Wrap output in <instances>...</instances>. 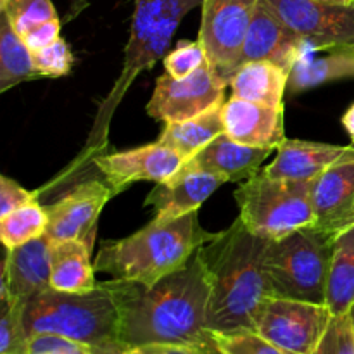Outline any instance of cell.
Returning <instances> with one entry per match:
<instances>
[{
    "instance_id": "obj_1",
    "label": "cell",
    "mask_w": 354,
    "mask_h": 354,
    "mask_svg": "<svg viewBox=\"0 0 354 354\" xmlns=\"http://www.w3.org/2000/svg\"><path fill=\"white\" fill-rule=\"evenodd\" d=\"M201 248L182 268L154 283L106 282L120 310V344L124 349L180 344L216 351V339L206 324L209 280Z\"/></svg>"
},
{
    "instance_id": "obj_2",
    "label": "cell",
    "mask_w": 354,
    "mask_h": 354,
    "mask_svg": "<svg viewBox=\"0 0 354 354\" xmlns=\"http://www.w3.org/2000/svg\"><path fill=\"white\" fill-rule=\"evenodd\" d=\"M268 242L237 218L201 248L209 280L207 330L213 334L256 330L259 311L272 296L263 266Z\"/></svg>"
},
{
    "instance_id": "obj_3",
    "label": "cell",
    "mask_w": 354,
    "mask_h": 354,
    "mask_svg": "<svg viewBox=\"0 0 354 354\" xmlns=\"http://www.w3.org/2000/svg\"><path fill=\"white\" fill-rule=\"evenodd\" d=\"M214 235L204 230L197 211L169 221L152 218L135 234L104 242L93 265L114 280L154 283L182 268Z\"/></svg>"
},
{
    "instance_id": "obj_4",
    "label": "cell",
    "mask_w": 354,
    "mask_h": 354,
    "mask_svg": "<svg viewBox=\"0 0 354 354\" xmlns=\"http://www.w3.org/2000/svg\"><path fill=\"white\" fill-rule=\"evenodd\" d=\"M204 0H133L130 38L124 48V62L121 75L111 88L95 116L90 131L86 151L102 149L107 144V130L116 107L127 95L135 78L140 73L154 68L156 62L168 52L171 38L183 17Z\"/></svg>"
},
{
    "instance_id": "obj_5",
    "label": "cell",
    "mask_w": 354,
    "mask_h": 354,
    "mask_svg": "<svg viewBox=\"0 0 354 354\" xmlns=\"http://www.w3.org/2000/svg\"><path fill=\"white\" fill-rule=\"evenodd\" d=\"M26 332L57 334L93 349L120 344V310L106 282L88 292L47 289L23 303Z\"/></svg>"
},
{
    "instance_id": "obj_6",
    "label": "cell",
    "mask_w": 354,
    "mask_h": 354,
    "mask_svg": "<svg viewBox=\"0 0 354 354\" xmlns=\"http://www.w3.org/2000/svg\"><path fill=\"white\" fill-rule=\"evenodd\" d=\"M332 248L334 235L317 227L270 241L263 266L272 296L325 304Z\"/></svg>"
},
{
    "instance_id": "obj_7",
    "label": "cell",
    "mask_w": 354,
    "mask_h": 354,
    "mask_svg": "<svg viewBox=\"0 0 354 354\" xmlns=\"http://www.w3.org/2000/svg\"><path fill=\"white\" fill-rule=\"evenodd\" d=\"M311 185L313 180L277 178L259 171L235 190L239 218L252 234L266 241L315 227Z\"/></svg>"
},
{
    "instance_id": "obj_8",
    "label": "cell",
    "mask_w": 354,
    "mask_h": 354,
    "mask_svg": "<svg viewBox=\"0 0 354 354\" xmlns=\"http://www.w3.org/2000/svg\"><path fill=\"white\" fill-rule=\"evenodd\" d=\"M332 317L327 304L270 296L259 311L256 332L292 354H313Z\"/></svg>"
},
{
    "instance_id": "obj_9",
    "label": "cell",
    "mask_w": 354,
    "mask_h": 354,
    "mask_svg": "<svg viewBox=\"0 0 354 354\" xmlns=\"http://www.w3.org/2000/svg\"><path fill=\"white\" fill-rule=\"evenodd\" d=\"M259 0H204L197 40L221 78H232Z\"/></svg>"
},
{
    "instance_id": "obj_10",
    "label": "cell",
    "mask_w": 354,
    "mask_h": 354,
    "mask_svg": "<svg viewBox=\"0 0 354 354\" xmlns=\"http://www.w3.org/2000/svg\"><path fill=\"white\" fill-rule=\"evenodd\" d=\"M266 2L313 52L354 47V3H330L320 0Z\"/></svg>"
},
{
    "instance_id": "obj_11",
    "label": "cell",
    "mask_w": 354,
    "mask_h": 354,
    "mask_svg": "<svg viewBox=\"0 0 354 354\" xmlns=\"http://www.w3.org/2000/svg\"><path fill=\"white\" fill-rule=\"evenodd\" d=\"M228 82L207 62L185 78L168 73L156 80L147 114L158 121H183L225 104Z\"/></svg>"
},
{
    "instance_id": "obj_12",
    "label": "cell",
    "mask_w": 354,
    "mask_h": 354,
    "mask_svg": "<svg viewBox=\"0 0 354 354\" xmlns=\"http://www.w3.org/2000/svg\"><path fill=\"white\" fill-rule=\"evenodd\" d=\"M113 196L109 183L99 180L80 183L54 204L45 206L48 216L45 235L52 242L85 241L93 245L99 216Z\"/></svg>"
},
{
    "instance_id": "obj_13",
    "label": "cell",
    "mask_w": 354,
    "mask_h": 354,
    "mask_svg": "<svg viewBox=\"0 0 354 354\" xmlns=\"http://www.w3.org/2000/svg\"><path fill=\"white\" fill-rule=\"evenodd\" d=\"M93 162L113 192L120 194L131 183L165 182L185 165L187 159L168 145L154 142L130 151L97 156Z\"/></svg>"
},
{
    "instance_id": "obj_14",
    "label": "cell",
    "mask_w": 354,
    "mask_h": 354,
    "mask_svg": "<svg viewBox=\"0 0 354 354\" xmlns=\"http://www.w3.org/2000/svg\"><path fill=\"white\" fill-rule=\"evenodd\" d=\"M308 52H313L310 45L277 16L266 0H259L235 69L249 61H268L290 75L294 64Z\"/></svg>"
},
{
    "instance_id": "obj_15",
    "label": "cell",
    "mask_w": 354,
    "mask_h": 354,
    "mask_svg": "<svg viewBox=\"0 0 354 354\" xmlns=\"http://www.w3.org/2000/svg\"><path fill=\"white\" fill-rule=\"evenodd\" d=\"M223 183H227L223 176L201 168L189 159L168 180L156 185V189L145 197V206H152L156 220H175L183 214L199 211L201 204Z\"/></svg>"
},
{
    "instance_id": "obj_16",
    "label": "cell",
    "mask_w": 354,
    "mask_h": 354,
    "mask_svg": "<svg viewBox=\"0 0 354 354\" xmlns=\"http://www.w3.org/2000/svg\"><path fill=\"white\" fill-rule=\"evenodd\" d=\"M52 245L54 242L47 235H41L16 249H6L0 273V297L10 296L19 303H26L50 289Z\"/></svg>"
},
{
    "instance_id": "obj_17",
    "label": "cell",
    "mask_w": 354,
    "mask_h": 354,
    "mask_svg": "<svg viewBox=\"0 0 354 354\" xmlns=\"http://www.w3.org/2000/svg\"><path fill=\"white\" fill-rule=\"evenodd\" d=\"M315 227L330 235L354 225V161L322 173L311 185Z\"/></svg>"
},
{
    "instance_id": "obj_18",
    "label": "cell",
    "mask_w": 354,
    "mask_h": 354,
    "mask_svg": "<svg viewBox=\"0 0 354 354\" xmlns=\"http://www.w3.org/2000/svg\"><path fill=\"white\" fill-rule=\"evenodd\" d=\"M348 161H354V145L286 138L263 173L277 178L315 180L327 169Z\"/></svg>"
},
{
    "instance_id": "obj_19",
    "label": "cell",
    "mask_w": 354,
    "mask_h": 354,
    "mask_svg": "<svg viewBox=\"0 0 354 354\" xmlns=\"http://www.w3.org/2000/svg\"><path fill=\"white\" fill-rule=\"evenodd\" d=\"M223 124L225 133L239 144L279 149L286 140L283 106H266L232 97L223 104Z\"/></svg>"
},
{
    "instance_id": "obj_20",
    "label": "cell",
    "mask_w": 354,
    "mask_h": 354,
    "mask_svg": "<svg viewBox=\"0 0 354 354\" xmlns=\"http://www.w3.org/2000/svg\"><path fill=\"white\" fill-rule=\"evenodd\" d=\"M275 147H252L232 140L221 133L192 158L196 165L223 176L225 182H245L258 175L263 162L275 152Z\"/></svg>"
},
{
    "instance_id": "obj_21",
    "label": "cell",
    "mask_w": 354,
    "mask_h": 354,
    "mask_svg": "<svg viewBox=\"0 0 354 354\" xmlns=\"http://www.w3.org/2000/svg\"><path fill=\"white\" fill-rule=\"evenodd\" d=\"M289 73L268 61H249L235 69L228 80L232 97L266 106H283Z\"/></svg>"
},
{
    "instance_id": "obj_22",
    "label": "cell",
    "mask_w": 354,
    "mask_h": 354,
    "mask_svg": "<svg viewBox=\"0 0 354 354\" xmlns=\"http://www.w3.org/2000/svg\"><path fill=\"white\" fill-rule=\"evenodd\" d=\"M92 245L85 241H62L52 245L50 289L88 292L97 287Z\"/></svg>"
},
{
    "instance_id": "obj_23",
    "label": "cell",
    "mask_w": 354,
    "mask_h": 354,
    "mask_svg": "<svg viewBox=\"0 0 354 354\" xmlns=\"http://www.w3.org/2000/svg\"><path fill=\"white\" fill-rule=\"evenodd\" d=\"M221 133H225L223 104L189 120L169 121L158 142L171 147L189 161Z\"/></svg>"
},
{
    "instance_id": "obj_24",
    "label": "cell",
    "mask_w": 354,
    "mask_h": 354,
    "mask_svg": "<svg viewBox=\"0 0 354 354\" xmlns=\"http://www.w3.org/2000/svg\"><path fill=\"white\" fill-rule=\"evenodd\" d=\"M324 57H313V52L299 59L290 69L289 88L292 93L322 86L337 80L354 78V47L332 48Z\"/></svg>"
},
{
    "instance_id": "obj_25",
    "label": "cell",
    "mask_w": 354,
    "mask_h": 354,
    "mask_svg": "<svg viewBox=\"0 0 354 354\" xmlns=\"http://www.w3.org/2000/svg\"><path fill=\"white\" fill-rule=\"evenodd\" d=\"M325 304L334 315L349 313L354 306V225L334 235Z\"/></svg>"
},
{
    "instance_id": "obj_26",
    "label": "cell",
    "mask_w": 354,
    "mask_h": 354,
    "mask_svg": "<svg viewBox=\"0 0 354 354\" xmlns=\"http://www.w3.org/2000/svg\"><path fill=\"white\" fill-rule=\"evenodd\" d=\"M37 78L41 76L35 68L33 52L0 14V93Z\"/></svg>"
},
{
    "instance_id": "obj_27",
    "label": "cell",
    "mask_w": 354,
    "mask_h": 354,
    "mask_svg": "<svg viewBox=\"0 0 354 354\" xmlns=\"http://www.w3.org/2000/svg\"><path fill=\"white\" fill-rule=\"evenodd\" d=\"M47 227L48 216L45 206H40L38 201H33L0 218V241L3 249H16L45 235Z\"/></svg>"
},
{
    "instance_id": "obj_28",
    "label": "cell",
    "mask_w": 354,
    "mask_h": 354,
    "mask_svg": "<svg viewBox=\"0 0 354 354\" xmlns=\"http://www.w3.org/2000/svg\"><path fill=\"white\" fill-rule=\"evenodd\" d=\"M0 14L7 17L19 37L38 24L57 19V10L50 0H0Z\"/></svg>"
},
{
    "instance_id": "obj_29",
    "label": "cell",
    "mask_w": 354,
    "mask_h": 354,
    "mask_svg": "<svg viewBox=\"0 0 354 354\" xmlns=\"http://www.w3.org/2000/svg\"><path fill=\"white\" fill-rule=\"evenodd\" d=\"M0 354H28L30 334L23 320V303L0 297Z\"/></svg>"
},
{
    "instance_id": "obj_30",
    "label": "cell",
    "mask_w": 354,
    "mask_h": 354,
    "mask_svg": "<svg viewBox=\"0 0 354 354\" xmlns=\"http://www.w3.org/2000/svg\"><path fill=\"white\" fill-rule=\"evenodd\" d=\"M221 354H292L270 342L256 330L214 334Z\"/></svg>"
},
{
    "instance_id": "obj_31",
    "label": "cell",
    "mask_w": 354,
    "mask_h": 354,
    "mask_svg": "<svg viewBox=\"0 0 354 354\" xmlns=\"http://www.w3.org/2000/svg\"><path fill=\"white\" fill-rule=\"evenodd\" d=\"M165 73L173 78H185L204 64H207L206 52L199 40H182L162 59Z\"/></svg>"
},
{
    "instance_id": "obj_32",
    "label": "cell",
    "mask_w": 354,
    "mask_h": 354,
    "mask_svg": "<svg viewBox=\"0 0 354 354\" xmlns=\"http://www.w3.org/2000/svg\"><path fill=\"white\" fill-rule=\"evenodd\" d=\"M33 61L41 78H61L73 68V54L64 38H57L48 47L33 52Z\"/></svg>"
},
{
    "instance_id": "obj_33",
    "label": "cell",
    "mask_w": 354,
    "mask_h": 354,
    "mask_svg": "<svg viewBox=\"0 0 354 354\" xmlns=\"http://www.w3.org/2000/svg\"><path fill=\"white\" fill-rule=\"evenodd\" d=\"M313 354H354V327L349 313L334 315Z\"/></svg>"
},
{
    "instance_id": "obj_34",
    "label": "cell",
    "mask_w": 354,
    "mask_h": 354,
    "mask_svg": "<svg viewBox=\"0 0 354 354\" xmlns=\"http://www.w3.org/2000/svg\"><path fill=\"white\" fill-rule=\"evenodd\" d=\"M28 354H95L92 346L57 334L31 335Z\"/></svg>"
},
{
    "instance_id": "obj_35",
    "label": "cell",
    "mask_w": 354,
    "mask_h": 354,
    "mask_svg": "<svg viewBox=\"0 0 354 354\" xmlns=\"http://www.w3.org/2000/svg\"><path fill=\"white\" fill-rule=\"evenodd\" d=\"M38 192H30L9 176H0V218L37 201Z\"/></svg>"
},
{
    "instance_id": "obj_36",
    "label": "cell",
    "mask_w": 354,
    "mask_h": 354,
    "mask_svg": "<svg viewBox=\"0 0 354 354\" xmlns=\"http://www.w3.org/2000/svg\"><path fill=\"white\" fill-rule=\"evenodd\" d=\"M21 38H23L24 44L28 45V48H30L31 52H37L40 50V48L48 47V45L54 44L57 38H61V23H59V17L57 19L38 24V26H35L33 30H30Z\"/></svg>"
},
{
    "instance_id": "obj_37",
    "label": "cell",
    "mask_w": 354,
    "mask_h": 354,
    "mask_svg": "<svg viewBox=\"0 0 354 354\" xmlns=\"http://www.w3.org/2000/svg\"><path fill=\"white\" fill-rule=\"evenodd\" d=\"M218 351V349H216ZM214 351H199L180 344H144L124 349V354H211Z\"/></svg>"
},
{
    "instance_id": "obj_38",
    "label": "cell",
    "mask_w": 354,
    "mask_h": 354,
    "mask_svg": "<svg viewBox=\"0 0 354 354\" xmlns=\"http://www.w3.org/2000/svg\"><path fill=\"white\" fill-rule=\"evenodd\" d=\"M342 127L346 128V131H348L349 138H351L354 145V104H351V107H349L344 113V116H342Z\"/></svg>"
},
{
    "instance_id": "obj_39",
    "label": "cell",
    "mask_w": 354,
    "mask_h": 354,
    "mask_svg": "<svg viewBox=\"0 0 354 354\" xmlns=\"http://www.w3.org/2000/svg\"><path fill=\"white\" fill-rule=\"evenodd\" d=\"M93 351L95 354H124V348L121 344H111L106 348H97Z\"/></svg>"
},
{
    "instance_id": "obj_40",
    "label": "cell",
    "mask_w": 354,
    "mask_h": 354,
    "mask_svg": "<svg viewBox=\"0 0 354 354\" xmlns=\"http://www.w3.org/2000/svg\"><path fill=\"white\" fill-rule=\"evenodd\" d=\"M320 2H330V3H354V0H320Z\"/></svg>"
},
{
    "instance_id": "obj_41",
    "label": "cell",
    "mask_w": 354,
    "mask_h": 354,
    "mask_svg": "<svg viewBox=\"0 0 354 354\" xmlns=\"http://www.w3.org/2000/svg\"><path fill=\"white\" fill-rule=\"evenodd\" d=\"M349 317H351V320H353V327H354V306L351 308V310H349Z\"/></svg>"
},
{
    "instance_id": "obj_42",
    "label": "cell",
    "mask_w": 354,
    "mask_h": 354,
    "mask_svg": "<svg viewBox=\"0 0 354 354\" xmlns=\"http://www.w3.org/2000/svg\"><path fill=\"white\" fill-rule=\"evenodd\" d=\"M211 354H221V353H220V349H218V351H214V353H211Z\"/></svg>"
}]
</instances>
